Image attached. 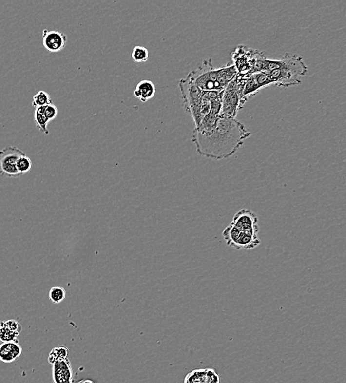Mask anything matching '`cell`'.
Returning a JSON list of instances; mask_svg holds the SVG:
<instances>
[{
  "label": "cell",
  "instance_id": "10",
  "mask_svg": "<svg viewBox=\"0 0 346 383\" xmlns=\"http://www.w3.org/2000/svg\"><path fill=\"white\" fill-rule=\"evenodd\" d=\"M43 45L50 53L61 51L66 44L67 37L66 34L58 30H44L43 31Z\"/></svg>",
  "mask_w": 346,
  "mask_h": 383
},
{
  "label": "cell",
  "instance_id": "21",
  "mask_svg": "<svg viewBox=\"0 0 346 383\" xmlns=\"http://www.w3.org/2000/svg\"><path fill=\"white\" fill-rule=\"evenodd\" d=\"M58 113V108L53 103L45 106V115L50 122L56 119Z\"/></svg>",
  "mask_w": 346,
  "mask_h": 383
},
{
  "label": "cell",
  "instance_id": "13",
  "mask_svg": "<svg viewBox=\"0 0 346 383\" xmlns=\"http://www.w3.org/2000/svg\"><path fill=\"white\" fill-rule=\"evenodd\" d=\"M21 325L13 319L0 322V341L2 343L16 341L21 332Z\"/></svg>",
  "mask_w": 346,
  "mask_h": 383
},
{
  "label": "cell",
  "instance_id": "2",
  "mask_svg": "<svg viewBox=\"0 0 346 383\" xmlns=\"http://www.w3.org/2000/svg\"><path fill=\"white\" fill-rule=\"evenodd\" d=\"M262 72L268 73L271 84L288 88L301 84V77L307 75L308 67L302 57L286 53L280 59L265 57Z\"/></svg>",
  "mask_w": 346,
  "mask_h": 383
},
{
  "label": "cell",
  "instance_id": "6",
  "mask_svg": "<svg viewBox=\"0 0 346 383\" xmlns=\"http://www.w3.org/2000/svg\"><path fill=\"white\" fill-rule=\"evenodd\" d=\"M260 51L253 50L246 45H239L231 53L232 63L236 67L238 74H252Z\"/></svg>",
  "mask_w": 346,
  "mask_h": 383
},
{
  "label": "cell",
  "instance_id": "15",
  "mask_svg": "<svg viewBox=\"0 0 346 383\" xmlns=\"http://www.w3.org/2000/svg\"><path fill=\"white\" fill-rule=\"evenodd\" d=\"M34 120L36 125L40 132L48 135L50 132L47 130V125L50 121L45 115V106L36 109L34 112Z\"/></svg>",
  "mask_w": 346,
  "mask_h": 383
},
{
  "label": "cell",
  "instance_id": "5",
  "mask_svg": "<svg viewBox=\"0 0 346 383\" xmlns=\"http://www.w3.org/2000/svg\"><path fill=\"white\" fill-rule=\"evenodd\" d=\"M178 87L181 92L184 109L190 114L197 128L201 122V109L204 92L196 86L188 77L178 81Z\"/></svg>",
  "mask_w": 346,
  "mask_h": 383
},
{
  "label": "cell",
  "instance_id": "7",
  "mask_svg": "<svg viewBox=\"0 0 346 383\" xmlns=\"http://www.w3.org/2000/svg\"><path fill=\"white\" fill-rule=\"evenodd\" d=\"M24 153L17 147H8L0 151V174L2 175L16 178L21 176L17 169L19 158Z\"/></svg>",
  "mask_w": 346,
  "mask_h": 383
},
{
  "label": "cell",
  "instance_id": "9",
  "mask_svg": "<svg viewBox=\"0 0 346 383\" xmlns=\"http://www.w3.org/2000/svg\"><path fill=\"white\" fill-rule=\"evenodd\" d=\"M259 219L251 210H241L233 217V223L235 227L242 231L259 233Z\"/></svg>",
  "mask_w": 346,
  "mask_h": 383
},
{
  "label": "cell",
  "instance_id": "8",
  "mask_svg": "<svg viewBox=\"0 0 346 383\" xmlns=\"http://www.w3.org/2000/svg\"><path fill=\"white\" fill-rule=\"evenodd\" d=\"M243 76L245 80L243 98L246 102H247L250 97L256 95L259 91L272 85L268 73L264 72L252 73Z\"/></svg>",
  "mask_w": 346,
  "mask_h": 383
},
{
  "label": "cell",
  "instance_id": "19",
  "mask_svg": "<svg viewBox=\"0 0 346 383\" xmlns=\"http://www.w3.org/2000/svg\"><path fill=\"white\" fill-rule=\"evenodd\" d=\"M66 293L64 289L60 286L53 287L50 289L49 297L54 304H60L66 299Z\"/></svg>",
  "mask_w": 346,
  "mask_h": 383
},
{
  "label": "cell",
  "instance_id": "3",
  "mask_svg": "<svg viewBox=\"0 0 346 383\" xmlns=\"http://www.w3.org/2000/svg\"><path fill=\"white\" fill-rule=\"evenodd\" d=\"M233 63L220 68H215L211 59L204 60L196 70L187 76L203 92H223L237 76Z\"/></svg>",
  "mask_w": 346,
  "mask_h": 383
},
{
  "label": "cell",
  "instance_id": "17",
  "mask_svg": "<svg viewBox=\"0 0 346 383\" xmlns=\"http://www.w3.org/2000/svg\"><path fill=\"white\" fill-rule=\"evenodd\" d=\"M52 99L50 95L44 91H39L33 96V106L34 108L42 107L51 104Z\"/></svg>",
  "mask_w": 346,
  "mask_h": 383
},
{
  "label": "cell",
  "instance_id": "16",
  "mask_svg": "<svg viewBox=\"0 0 346 383\" xmlns=\"http://www.w3.org/2000/svg\"><path fill=\"white\" fill-rule=\"evenodd\" d=\"M131 57L135 63H145L149 58V51L146 47L135 46L132 50Z\"/></svg>",
  "mask_w": 346,
  "mask_h": 383
},
{
  "label": "cell",
  "instance_id": "12",
  "mask_svg": "<svg viewBox=\"0 0 346 383\" xmlns=\"http://www.w3.org/2000/svg\"><path fill=\"white\" fill-rule=\"evenodd\" d=\"M22 353V348L18 339L0 345V361L10 364L17 361Z\"/></svg>",
  "mask_w": 346,
  "mask_h": 383
},
{
  "label": "cell",
  "instance_id": "14",
  "mask_svg": "<svg viewBox=\"0 0 346 383\" xmlns=\"http://www.w3.org/2000/svg\"><path fill=\"white\" fill-rule=\"evenodd\" d=\"M156 89L151 80H144L137 84L134 90V96L142 103H146L155 96Z\"/></svg>",
  "mask_w": 346,
  "mask_h": 383
},
{
  "label": "cell",
  "instance_id": "18",
  "mask_svg": "<svg viewBox=\"0 0 346 383\" xmlns=\"http://www.w3.org/2000/svg\"><path fill=\"white\" fill-rule=\"evenodd\" d=\"M68 355H69V350L66 347H56L51 350V352L49 355V363L52 365L55 361H58V360L68 358Z\"/></svg>",
  "mask_w": 346,
  "mask_h": 383
},
{
  "label": "cell",
  "instance_id": "1",
  "mask_svg": "<svg viewBox=\"0 0 346 383\" xmlns=\"http://www.w3.org/2000/svg\"><path fill=\"white\" fill-rule=\"evenodd\" d=\"M250 135L251 132L237 119L220 116L212 130H194L192 140L200 155L222 160L234 155Z\"/></svg>",
  "mask_w": 346,
  "mask_h": 383
},
{
  "label": "cell",
  "instance_id": "11",
  "mask_svg": "<svg viewBox=\"0 0 346 383\" xmlns=\"http://www.w3.org/2000/svg\"><path fill=\"white\" fill-rule=\"evenodd\" d=\"M52 365L55 383H73V369L68 358L58 360Z\"/></svg>",
  "mask_w": 346,
  "mask_h": 383
},
{
  "label": "cell",
  "instance_id": "4",
  "mask_svg": "<svg viewBox=\"0 0 346 383\" xmlns=\"http://www.w3.org/2000/svg\"><path fill=\"white\" fill-rule=\"evenodd\" d=\"M244 83V76L237 74L223 91L220 116L236 119L238 112L246 103L243 98Z\"/></svg>",
  "mask_w": 346,
  "mask_h": 383
},
{
  "label": "cell",
  "instance_id": "20",
  "mask_svg": "<svg viewBox=\"0 0 346 383\" xmlns=\"http://www.w3.org/2000/svg\"><path fill=\"white\" fill-rule=\"evenodd\" d=\"M32 168V161L26 154L19 158L17 162V169L21 175L27 173Z\"/></svg>",
  "mask_w": 346,
  "mask_h": 383
}]
</instances>
